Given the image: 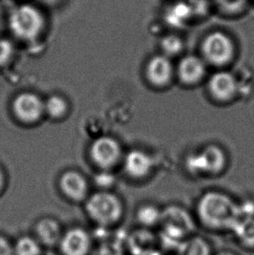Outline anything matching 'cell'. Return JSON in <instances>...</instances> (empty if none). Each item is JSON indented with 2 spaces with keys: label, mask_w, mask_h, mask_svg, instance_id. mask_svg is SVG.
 <instances>
[{
  "label": "cell",
  "mask_w": 254,
  "mask_h": 255,
  "mask_svg": "<svg viewBox=\"0 0 254 255\" xmlns=\"http://www.w3.org/2000/svg\"><path fill=\"white\" fill-rule=\"evenodd\" d=\"M199 220L206 228L212 229H233L241 218L240 207L224 193L208 192L198 204Z\"/></svg>",
  "instance_id": "1"
},
{
  "label": "cell",
  "mask_w": 254,
  "mask_h": 255,
  "mask_svg": "<svg viewBox=\"0 0 254 255\" xmlns=\"http://www.w3.org/2000/svg\"><path fill=\"white\" fill-rule=\"evenodd\" d=\"M8 23L11 33L16 38L24 41H32L44 31L45 17L38 7L23 3L11 10Z\"/></svg>",
  "instance_id": "2"
},
{
  "label": "cell",
  "mask_w": 254,
  "mask_h": 255,
  "mask_svg": "<svg viewBox=\"0 0 254 255\" xmlns=\"http://www.w3.org/2000/svg\"><path fill=\"white\" fill-rule=\"evenodd\" d=\"M201 52L206 63L213 66H224L234 59L236 49L229 35L224 31H214L203 39Z\"/></svg>",
  "instance_id": "3"
},
{
  "label": "cell",
  "mask_w": 254,
  "mask_h": 255,
  "mask_svg": "<svg viewBox=\"0 0 254 255\" xmlns=\"http://www.w3.org/2000/svg\"><path fill=\"white\" fill-rule=\"evenodd\" d=\"M86 207L90 217L102 226L116 223L123 214L121 200L108 192L94 193L87 200Z\"/></svg>",
  "instance_id": "4"
},
{
  "label": "cell",
  "mask_w": 254,
  "mask_h": 255,
  "mask_svg": "<svg viewBox=\"0 0 254 255\" xmlns=\"http://www.w3.org/2000/svg\"><path fill=\"white\" fill-rule=\"evenodd\" d=\"M164 233L172 241H180L193 231L194 223L187 212L178 207H169L161 212L160 223Z\"/></svg>",
  "instance_id": "5"
},
{
  "label": "cell",
  "mask_w": 254,
  "mask_h": 255,
  "mask_svg": "<svg viewBox=\"0 0 254 255\" xmlns=\"http://www.w3.org/2000/svg\"><path fill=\"white\" fill-rule=\"evenodd\" d=\"M90 155L95 165L107 170L117 165L121 160L122 151L117 140L108 136H102L93 142Z\"/></svg>",
  "instance_id": "6"
},
{
  "label": "cell",
  "mask_w": 254,
  "mask_h": 255,
  "mask_svg": "<svg viewBox=\"0 0 254 255\" xmlns=\"http://www.w3.org/2000/svg\"><path fill=\"white\" fill-rule=\"evenodd\" d=\"M12 110L17 120L24 123H35L45 114V103L34 93H23L16 97Z\"/></svg>",
  "instance_id": "7"
},
{
  "label": "cell",
  "mask_w": 254,
  "mask_h": 255,
  "mask_svg": "<svg viewBox=\"0 0 254 255\" xmlns=\"http://www.w3.org/2000/svg\"><path fill=\"white\" fill-rule=\"evenodd\" d=\"M226 163L223 150L216 145H209L190 159L189 166L195 172L216 174L224 169Z\"/></svg>",
  "instance_id": "8"
},
{
  "label": "cell",
  "mask_w": 254,
  "mask_h": 255,
  "mask_svg": "<svg viewBox=\"0 0 254 255\" xmlns=\"http://www.w3.org/2000/svg\"><path fill=\"white\" fill-rule=\"evenodd\" d=\"M174 67L171 59L164 55L152 57L147 63L145 74L148 81L155 87H165L172 82Z\"/></svg>",
  "instance_id": "9"
},
{
  "label": "cell",
  "mask_w": 254,
  "mask_h": 255,
  "mask_svg": "<svg viewBox=\"0 0 254 255\" xmlns=\"http://www.w3.org/2000/svg\"><path fill=\"white\" fill-rule=\"evenodd\" d=\"M208 90L214 100L220 102H228L237 94V80L232 73L218 72L210 78Z\"/></svg>",
  "instance_id": "10"
},
{
  "label": "cell",
  "mask_w": 254,
  "mask_h": 255,
  "mask_svg": "<svg viewBox=\"0 0 254 255\" xmlns=\"http://www.w3.org/2000/svg\"><path fill=\"white\" fill-rule=\"evenodd\" d=\"M63 255H89L92 249L90 235L81 228H72L59 242Z\"/></svg>",
  "instance_id": "11"
},
{
  "label": "cell",
  "mask_w": 254,
  "mask_h": 255,
  "mask_svg": "<svg viewBox=\"0 0 254 255\" xmlns=\"http://www.w3.org/2000/svg\"><path fill=\"white\" fill-rule=\"evenodd\" d=\"M206 62L196 55L184 57L179 63L177 74L179 80L187 86H193L202 81L206 76Z\"/></svg>",
  "instance_id": "12"
},
{
  "label": "cell",
  "mask_w": 254,
  "mask_h": 255,
  "mask_svg": "<svg viewBox=\"0 0 254 255\" xmlns=\"http://www.w3.org/2000/svg\"><path fill=\"white\" fill-rule=\"evenodd\" d=\"M153 167L152 159L146 152L132 150L124 159L125 171L133 179H143L150 174Z\"/></svg>",
  "instance_id": "13"
},
{
  "label": "cell",
  "mask_w": 254,
  "mask_h": 255,
  "mask_svg": "<svg viewBox=\"0 0 254 255\" xmlns=\"http://www.w3.org/2000/svg\"><path fill=\"white\" fill-rule=\"evenodd\" d=\"M59 185L65 196L76 201L84 200L88 193V184L85 177L74 171L64 173Z\"/></svg>",
  "instance_id": "14"
},
{
  "label": "cell",
  "mask_w": 254,
  "mask_h": 255,
  "mask_svg": "<svg viewBox=\"0 0 254 255\" xmlns=\"http://www.w3.org/2000/svg\"><path fill=\"white\" fill-rule=\"evenodd\" d=\"M36 234L38 242L46 246L59 244L62 238L59 223L52 219H44L36 227Z\"/></svg>",
  "instance_id": "15"
},
{
  "label": "cell",
  "mask_w": 254,
  "mask_h": 255,
  "mask_svg": "<svg viewBox=\"0 0 254 255\" xmlns=\"http://www.w3.org/2000/svg\"><path fill=\"white\" fill-rule=\"evenodd\" d=\"M241 245L254 249V217H241L232 229Z\"/></svg>",
  "instance_id": "16"
},
{
  "label": "cell",
  "mask_w": 254,
  "mask_h": 255,
  "mask_svg": "<svg viewBox=\"0 0 254 255\" xmlns=\"http://www.w3.org/2000/svg\"><path fill=\"white\" fill-rule=\"evenodd\" d=\"M179 255H211V249L206 240L193 237L180 246Z\"/></svg>",
  "instance_id": "17"
},
{
  "label": "cell",
  "mask_w": 254,
  "mask_h": 255,
  "mask_svg": "<svg viewBox=\"0 0 254 255\" xmlns=\"http://www.w3.org/2000/svg\"><path fill=\"white\" fill-rule=\"evenodd\" d=\"M160 48L164 55L172 58L179 55L184 49V42L182 38L176 34H167L164 36L160 40Z\"/></svg>",
  "instance_id": "18"
},
{
  "label": "cell",
  "mask_w": 254,
  "mask_h": 255,
  "mask_svg": "<svg viewBox=\"0 0 254 255\" xmlns=\"http://www.w3.org/2000/svg\"><path fill=\"white\" fill-rule=\"evenodd\" d=\"M137 219L138 222L144 227H154L160 223L161 211L158 210L154 206L145 205L137 211Z\"/></svg>",
  "instance_id": "19"
},
{
  "label": "cell",
  "mask_w": 254,
  "mask_h": 255,
  "mask_svg": "<svg viewBox=\"0 0 254 255\" xmlns=\"http://www.w3.org/2000/svg\"><path fill=\"white\" fill-rule=\"evenodd\" d=\"M45 103V113L52 119H61L64 117L67 111L68 105L62 97H50Z\"/></svg>",
  "instance_id": "20"
},
{
  "label": "cell",
  "mask_w": 254,
  "mask_h": 255,
  "mask_svg": "<svg viewBox=\"0 0 254 255\" xmlns=\"http://www.w3.org/2000/svg\"><path fill=\"white\" fill-rule=\"evenodd\" d=\"M41 247L39 242L31 237H22L14 246V255H40Z\"/></svg>",
  "instance_id": "21"
},
{
  "label": "cell",
  "mask_w": 254,
  "mask_h": 255,
  "mask_svg": "<svg viewBox=\"0 0 254 255\" xmlns=\"http://www.w3.org/2000/svg\"><path fill=\"white\" fill-rule=\"evenodd\" d=\"M91 255H124L123 250L118 243H105L98 247Z\"/></svg>",
  "instance_id": "22"
},
{
  "label": "cell",
  "mask_w": 254,
  "mask_h": 255,
  "mask_svg": "<svg viewBox=\"0 0 254 255\" xmlns=\"http://www.w3.org/2000/svg\"><path fill=\"white\" fill-rule=\"evenodd\" d=\"M13 45L7 39L0 38V66L10 61L13 55Z\"/></svg>",
  "instance_id": "23"
},
{
  "label": "cell",
  "mask_w": 254,
  "mask_h": 255,
  "mask_svg": "<svg viewBox=\"0 0 254 255\" xmlns=\"http://www.w3.org/2000/svg\"><path fill=\"white\" fill-rule=\"evenodd\" d=\"M95 181L98 186L101 188H109L114 185V177L113 174H111L109 172H102L100 174H98L95 178Z\"/></svg>",
  "instance_id": "24"
},
{
  "label": "cell",
  "mask_w": 254,
  "mask_h": 255,
  "mask_svg": "<svg viewBox=\"0 0 254 255\" xmlns=\"http://www.w3.org/2000/svg\"><path fill=\"white\" fill-rule=\"evenodd\" d=\"M0 255H14L13 248L2 236H0Z\"/></svg>",
  "instance_id": "25"
},
{
  "label": "cell",
  "mask_w": 254,
  "mask_h": 255,
  "mask_svg": "<svg viewBox=\"0 0 254 255\" xmlns=\"http://www.w3.org/2000/svg\"><path fill=\"white\" fill-rule=\"evenodd\" d=\"M4 180H5L4 174H3V172L2 171V169L0 168V192L2 191V189L3 188V186H4Z\"/></svg>",
  "instance_id": "26"
},
{
  "label": "cell",
  "mask_w": 254,
  "mask_h": 255,
  "mask_svg": "<svg viewBox=\"0 0 254 255\" xmlns=\"http://www.w3.org/2000/svg\"><path fill=\"white\" fill-rule=\"evenodd\" d=\"M216 255H236L234 253L230 252V251H222L220 252Z\"/></svg>",
  "instance_id": "27"
}]
</instances>
